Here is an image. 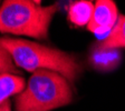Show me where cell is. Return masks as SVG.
Listing matches in <instances>:
<instances>
[{"label":"cell","mask_w":125,"mask_h":111,"mask_svg":"<svg viewBox=\"0 0 125 111\" xmlns=\"http://www.w3.org/2000/svg\"><path fill=\"white\" fill-rule=\"evenodd\" d=\"M0 44L10 53L15 65L26 71L50 70L60 73L70 82H74L82 72L77 59L62 50L7 37L0 38Z\"/></svg>","instance_id":"1"},{"label":"cell","mask_w":125,"mask_h":111,"mask_svg":"<svg viewBox=\"0 0 125 111\" xmlns=\"http://www.w3.org/2000/svg\"><path fill=\"white\" fill-rule=\"evenodd\" d=\"M73 91L60 73L50 70L32 72L26 87L15 98L16 111H50L72 102Z\"/></svg>","instance_id":"2"},{"label":"cell","mask_w":125,"mask_h":111,"mask_svg":"<svg viewBox=\"0 0 125 111\" xmlns=\"http://www.w3.org/2000/svg\"><path fill=\"white\" fill-rule=\"evenodd\" d=\"M39 1L6 0L0 6V32L47 39L57 5L42 7Z\"/></svg>","instance_id":"3"},{"label":"cell","mask_w":125,"mask_h":111,"mask_svg":"<svg viewBox=\"0 0 125 111\" xmlns=\"http://www.w3.org/2000/svg\"><path fill=\"white\" fill-rule=\"evenodd\" d=\"M118 19V10L114 1L98 0L95 2L94 12L87 29L95 34H103L107 31L111 32Z\"/></svg>","instance_id":"4"},{"label":"cell","mask_w":125,"mask_h":111,"mask_svg":"<svg viewBox=\"0 0 125 111\" xmlns=\"http://www.w3.org/2000/svg\"><path fill=\"white\" fill-rule=\"evenodd\" d=\"M121 53L116 49H102L96 47L91 56V62L94 67L102 71H111L121 63Z\"/></svg>","instance_id":"5"},{"label":"cell","mask_w":125,"mask_h":111,"mask_svg":"<svg viewBox=\"0 0 125 111\" xmlns=\"http://www.w3.org/2000/svg\"><path fill=\"white\" fill-rule=\"evenodd\" d=\"M94 7L95 5L92 1H86V0L73 2L68 8V21L76 27L88 25L94 12Z\"/></svg>","instance_id":"6"},{"label":"cell","mask_w":125,"mask_h":111,"mask_svg":"<svg viewBox=\"0 0 125 111\" xmlns=\"http://www.w3.org/2000/svg\"><path fill=\"white\" fill-rule=\"evenodd\" d=\"M25 79L20 76L5 75L0 77V106L9 100L11 96L19 94L25 89Z\"/></svg>","instance_id":"7"},{"label":"cell","mask_w":125,"mask_h":111,"mask_svg":"<svg viewBox=\"0 0 125 111\" xmlns=\"http://www.w3.org/2000/svg\"><path fill=\"white\" fill-rule=\"evenodd\" d=\"M98 48L102 49H121L125 48V16L120 15L116 25L111 30L106 39H104L101 43H98Z\"/></svg>","instance_id":"8"},{"label":"cell","mask_w":125,"mask_h":111,"mask_svg":"<svg viewBox=\"0 0 125 111\" xmlns=\"http://www.w3.org/2000/svg\"><path fill=\"white\" fill-rule=\"evenodd\" d=\"M5 75H20L10 53L0 44V77Z\"/></svg>","instance_id":"9"},{"label":"cell","mask_w":125,"mask_h":111,"mask_svg":"<svg viewBox=\"0 0 125 111\" xmlns=\"http://www.w3.org/2000/svg\"><path fill=\"white\" fill-rule=\"evenodd\" d=\"M0 111H11V102L9 100L6 101L2 106H0Z\"/></svg>","instance_id":"10"}]
</instances>
